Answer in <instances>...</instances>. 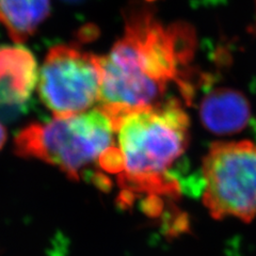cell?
<instances>
[{
    "label": "cell",
    "mask_w": 256,
    "mask_h": 256,
    "mask_svg": "<svg viewBox=\"0 0 256 256\" xmlns=\"http://www.w3.org/2000/svg\"><path fill=\"white\" fill-rule=\"evenodd\" d=\"M125 20L124 36L102 57L100 107L116 118L159 105L171 82L189 100L194 91L184 70L194 52V30L184 24L164 26L148 8L130 9Z\"/></svg>",
    "instance_id": "6da1fadb"
},
{
    "label": "cell",
    "mask_w": 256,
    "mask_h": 256,
    "mask_svg": "<svg viewBox=\"0 0 256 256\" xmlns=\"http://www.w3.org/2000/svg\"><path fill=\"white\" fill-rule=\"evenodd\" d=\"M112 121L122 158L118 174L122 194L126 202L143 196L146 208L155 214L164 198L180 194V182L171 170L188 146V116L178 100L170 98Z\"/></svg>",
    "instance_id": "7a4b0ae2"
},
{
    "label": "cell",
    "mask_w": 256,
    "mask_h": 256,
    "mask_svg": "<svg viewBox=\"0 0 256 256\" xmlns=\"http://www.w3.org/2000/svg\"><path fill=\"white\" fill-rule=\"evenodd\" d=\"M116 137L114 121L98 106L73 116L30 124L16 136L14 148L18 156L42 160L79 180L84 171H100L104 156L116 146Z\"/></svg>",
    "instance_id": "3957f363"
},
{
    "label": "cell",
    "mask_w": 256,
    "mask_h": 256,
    "mask_svg": "<svg viewBox=\"0 0 256 256\" xmlns=\"http://www.w3.org/2000/svg\"><path fill=\"white\" fill-rule=\"evenodd\" d=\"M203 203L214 219L256 217V146L251 141L217 142L203 162Z\"/></svg>",
    "instance_id": "277c9868"
},
{
    "label": "cell",
    "mask_w": 256,
    "mask_h": 256,
    "mask_svg": "<svg viewBox=\"0 0 256 256\" xmlns=\"http://www.w3.org/2000/svg\"><path fill=\"white\" fill-rule=\"evenodd\" d=\"M102 84V57L74 45H57L45 57L38 94L54 118H68L100 102Z\"/></svg>",
    "instance_id": "5b68a950"
},
{
    "label": "cell",
    "mask_w": 256,
    "mask_h": 256,
    "mask_svg": "<svg viewBox=\"0 0 256 256\" xmlns=\"http://www.w3.org/2000/svg\"><path fill=\"white\" fill-rule=\"evenodd\" d=\"M198 109L206 130L218 136L242 132L252 120L246 96L230 88H214L205 94Z\"/></svg>",
    "instance_id": "8992f818"
},
{
    "label": "cell",
    "mask_w": 256,
    "mask_h": 256,
    "mask_svg": "<svg viewBox=\"0 0 256 256\" xmlns=\"http://www.w3.org/2000/svg\"><path fill=\"white\" fill-rule=\"evenodd\" d=\"M38 82L36 61L22 46L0 47V104L18 106L26 102Z\"/></svg>",
    "instance_id": "52a82bcc"
},
{
    "label": "cell",
    "mask_w": 256,
    "mask_h": 256,
    "mask_svg": "<svg viewBox=\"0 0 256 256\" xmlns=\"http://www.w3.org/2000/svg\"><path fill=\"white\" fill-rule=\"evenodd\" d=\"M50 12V0H0V24L16 43L34 34Z\"/></svg>",
    "instance_id": "ba28073f"
},
{
    "label": "cell",
    "mask_w": 256,
    "mask_h": 256,
    "mask_svg": "<svg viewBox=\"0 0 256 256\" xmlns=\"http://www.w3.org/2000/svg\"><path fill=\"white\" fill-rule=\"evenodd\" d=\"M6 141V130L4 126L0 123V150H2Z\"/></svg>",
    "instance_id": "9c48e42d"
},
{
    "label": "cell",
    "mask_w": 256,
    "mask_h": 256,
    "mask_svg": "<svg viewBox=\"0 0 256 256\" xmlns=\"http://www.w3.org/2000/svg\"><path fill=\"white\" fill-rule=\"evenodd\" d=\"M66 2H84V0H66Z\"/></svg>",
    "instance_id": "30bf717a"
}]
</instances>
